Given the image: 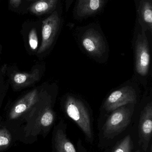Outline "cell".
Listing matches in <instances>:
<instances>
[{"mask_svg": "<svg viewBox=\"0 0 152 152\" xmlns=\"http://www.w3.org/2000/svg\"><path fill=\"white\" fill-rule=\"evenodd\" d=\"M60 23V19L56 11L43 20L42 43L37 51V53L44 52L51 46L59 29Z\"/></svg>", "mask_w": 152, "mask_h": 152, "instance_id": "obj_6", "label": "cell"}, {"mask_svg": "<svg viewBox=\"0 0 152 152\" xmlns=\"http://www.w3.org/2000/svg\"><path fill=\"white\" fill-rule=\"evenodd\" d=\"M152 133V104L151 102L142 111L139 120V138L145 151H147L151 139Z\"/></svg>", "mask_w": 152, "mask_h": 152, "instance_id": "obj_7", "label": "cell"}, {"mask_svg": "<svg viewBox=\"0 0 152 152\" xmlns=\"http://www.w3.org/2000/svg\"><path fill=\"white\" fill-rule=\"evenodd\" d=\"M21 2V0H10V4L14 8L19 7Z\"/></svg>", "mask_w": 152, "mask_h": 152, "instance_id": "obj_17", "label": "cell"}, {"mask_svg": "<svg viewBox=\"0 0 152 152\" xmlns=\"http://www.w3.org/2000/svg\"><path fill=\"white\" fill-rule=\"evenodd\" d=\"M64 110L67 115L83 131L88 142L94 140L92 118L87 105L82 100L73 95H68L64 102Z\"/></svg>", "mask_w": 152, "mask_h": 152, "instance_id": "obj_1", "label": "cell"}, {"mask_svg": "<svg viewBox=\"0 0 152 152\" xmlns=\"http://www.w3.org/2000/svg\"><path fill=\"white\" fill-rule=\"evenodd\" d=\"M135 69L139 76L145 77L148 75L151 62V53L149 42L145 32L142 30L135 42Z\"/></svg>", "mask_w": 152, "mask_h": 152, "instance_id": "obj_3", "label": "cell"}, {"mask_svg": "<svg viewBox=\"0 0 152 152\" xmlns=\"http://www.w3.org/2000/svg\"><path fill=\"white\" fill-rule=\"evenodd\" d=\"M133 144L129 135L122 139L112 152H133Z\"/></svg>", "mask_w": 152, "mask_h": 152, "instance_id": "obj_15", "label": "cell"}, {"mask_svg": "<svg viewBox=\"0 0 152 152\" xmlns=\"http://www.w3.org/2000/svg\"><path fill=\"white\" fill-rule=\"evenodd\" d=\"M13 142L12 133L5 127L0 128V152L6 151L11 146Z\"/></svg>", "mask_w": 152, "mask_h": 152, "instance_id": "obj_14", "label": "cell"}, {"mask_svg": "<svg viewBox=\"0 0 152 152\" xmlns=\"http://www.w3.org/2000/svg\"><path fill=\"white\" fill-rule=\"evenodd\" d=\"M151 152H152V148L151 147Z\"/></svg>", "mask_w": 152, "mask_h": 152, "instance_id": "obj_19", "label": "cell"}, {"mask_svg": "<svg viewBox=\"0 0 152 152\" xmlns=\"http://www.w3.org/2000/svg\"><path fill=\"white\" fill-rule=\"evenodd\" d=\"M136 92L129 86L123 87L112 92L104 104L103 108L108 112H111L117 108L137 102Z\"/></svg>", "mask_w": 152, "mask_h": 152, "instance_id": "obj_5", "label": "cell"}, {"mask_svg": "<svg viewBox=\"0 0 152 152\" xmlns=\"http://www.w3.org/2000/svg\"><path fill=\"white\" fill-rule=\"evenodd\" d=\"M134 104L123 105L112 112L103 127L104 137L112 139L126 129L134 113Z\"/></svg>", "mask_w": 152, "mask_h": 152, "instance_id": "obj_2", "label": "cell"}, {"mask_svg": "<svg viewBox=\"0 0 152 152\" xmlns=\"http://www.w3.org/2000/svg\"><path fill=\"white\" fill-rule=\"evenodd\" d=\"M58 0H38L29 7V11L37 15L49 12L56 7Z\"/></svg>", "mask_w": 152, "mask_h": 152, "instance_id": "obj_13", "label": "cell"}, {"mask_svg": "<svg viewBox=\"0 0 152 152\" xmlns=\"http://www.w3.org/2000/svg\"><path fill=\"white\" fill-rule=\"evenodd\" d=\"M28 1H31V0H28Z\"/></svg>", "mask_w": 152, "mask_h": 152, "instance_id": "obj_20", "label": "cell"}, {"mask_svg": "<svg viewBox=\"0 0 152 152\" xmlns=\"http://www.w3.org/2000/svg\"><path fill=\"white\" fill-rule=\"evenodd\" d=\"M81 44L84 50L94 58H101L107 51L103 37L94 28H89L84 32L81 38Z\"/></svg>", "mask_w": 152, "mask_h": 152, "instance_id": "obj_4", "label": "cell"}, {"mask_svg": "<svg viewBox=\"0 0 152 152\" xmlns=\"http://www.w3.org/2000/svg\"><path fill=\"white\" fill-rule=\"evenodd\" d=\"M52 145L54 152H77L65 130L59 126L54 130Z\"/></svg>", "mask_w": 152, "mask_h": 152, "instance_id": "obj_9", "label": "cell"}, {"mask_svg": "<svg viewBox=\"0 0 152 152\" xmlns=\"http://www.w3.org/2000/svg\"><path fill=\"white\" fill-rule=\"evenodd\" d=\"M139 21L142 27V30L151 32L152 29V0H142L141 2L139 9Z\"/></svg>", "mask_w": 152, "mask_h": 152, "instance_id": "obj_11", "label": "cell"}, {"mask_svg": "<svg viewBox=\"0 0 152 152\" xmlns=\"http://www.w3.org/2000/svg\"><path fill=\"white\" fill-rule=\"evenodd\" d=\"M73 1V0H68V7H69V6L70 5Z\"/></svg>", "mask_w": 152, "mask_h": 152, "instance_id": "obj_18", "label": "cell"}, {"mask_svg": "<svg viewBox=\"0 0 152 152\" xmlns=\"http://www.w3.org/2000/svg\"><path fill=\"white\" fill-rule=\"evenodd\" d=\"M39 77V70L35 69L31 73H16L13 75L12 80L16 86L24 87L38 81Z\"/></svg>", "mask_w": 152, "mask_h": 152, "instance_id": "obj_12", "label": "cell"}, {"mask_svg": "<svg viewBox=\"0 0 152 152\" xmlns=\"http://www.w3.org/2000/svg\"><path fill=\"white\" fill-rule=\"evenodd\" d=\"M29 42L30 48L35 50L38 46V38L35 28H32L29 34Z\"/></svg>", "mask_w": 152, "mask_h": 152, "instance_id": "obj_16", "label": "cell"}, {"mask_svg": "<svg viewBox=\"0 0 152 152\" xmlns=\"http://www.w3.org/2000/svg\"><path fill=\"white\" fill-rule=\"evenodd\" d=\"M38 99L37 89L28 93L13 106L9 114V119L14 120L21 117L37 102Z\"/></svg>", "mask_w": 152, "mask_h": 152, "instance_id": "obj_8", "label": "cell"}, {"mask_svg": "<svg viewBox=\"0 0 152 152\" xmlns=\"http://www.w3.org/2000/svg\"><path fill=\"white\" fill-rule=\"evenodd\" d=\"M105 0H78L76 12L80 18H84L96 13L101 10Z\"/></svg>", "mask_w": 152, "mask_h": 152, "instance_id": "obj_10", "label": "cell"}]
</instances>
